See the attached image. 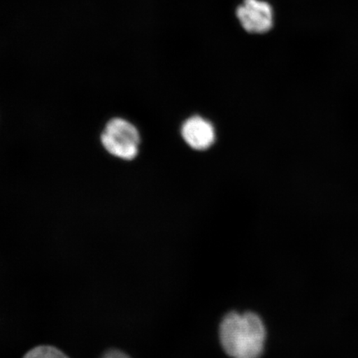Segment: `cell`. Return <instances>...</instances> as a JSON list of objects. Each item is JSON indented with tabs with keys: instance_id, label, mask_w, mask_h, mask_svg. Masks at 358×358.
I'll list each match as a JSON object with an SVG mask.
<instances>
[{
	"instance_id": "6da1fadb",
	"label": "cell",
	"mask_w": 358,
	"mask_h": 358,
	"mask_svg": "<svg viewBox=\"0 0 358 358\" xmlns=\"http://www.w3.org/2000/svg\"><path fill=\"white\" fill-rule=\"evenodd\" d=\"M224 352L231 358H259L266 338L265 325L256 313L232 312L219 329Z\"/></svg>"
},
{
	"instance_id": "7a4b0ae2",
	"label": "cell",
	"mask_w": 358,
	"mask_h": 358,
	"mask_svg": "<svg viewBox=\"0 0 358 358\" xmlns=\"http://www.w3.org/2000/svg\"><path fill=\"white\" fill-rule=\"evenodd\" d=\"M101 144L109 154L124 160H132L138 153L141 136L133 124L122 118H114L101 134Z\"/></svg>"
},
{
	"instance_id": "3957f363",
	"label": "cell",
	"mask_w": 358,
	"mask_h": 358,
	"mask_svg": "<svg viewBox=\"0 0 358 358\" xmlns=\"http://www.w3.org/2000/svg\"><path fill=\"white\" fill-rule=\"evenodd\" d=\"M236 16L249 34H267L275 24L274 8L266 0H243L236 8Z\"/></svg>"
},
{
	"instance_id": "277c9868",
	"label": "cell",
	"mask_w": 358,
	"mask_h": 358,
	"mask_svg": "<svg viewBox=\"0 0 358 358\" xmlns=\"http://www.w3.org/2000/svg\"><path fill=\"white\" fill-rule=\"evenodd\" d=\"M182 136L187 144L196 150H208L215 141L213 124L200 116L186 120L182 127Z\"/></svg>"
},
{
	"instance_id": "5b68a950",
	"label": "cell",
	"mask_w": 358,
	"mask_h": 358,
	"mask_svg": "<svg viewBox=\"0 0 358 358\" xmlns=\"http://www.w3.org/2000/svg\"><path fill=\"white\" fill-rule=\"evenodd\" d=\"M22 358H69L59 349L52 346H38L31 349Z\"/></svg>"
},
{
	"instance_id": "8992f818",
	"label": "cell",
	"mask_w": 358,
	"mask_h": 358,
	"mask_svg": "<svg viewBox=\"0 0 358 358\" xmlns=\"http://www.w3.org/2000/svg\"><path fill=\"white\" fill-rule=\"evenodd\" d=\"M101 358H131L127 353L120 350H110L105 353L104 356Z\"/></svg>"
}]
</instances>
